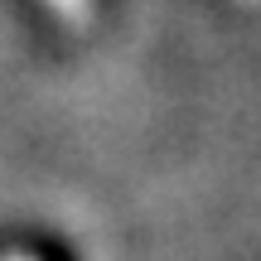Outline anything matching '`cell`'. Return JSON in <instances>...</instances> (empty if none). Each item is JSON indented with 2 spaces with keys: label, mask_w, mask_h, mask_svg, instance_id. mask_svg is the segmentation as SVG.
Returning <instances> with one entry per match:
<instances>
[{
  "label": "cell",
  "mask_w": 261,
  "mask_h": 261,
  "mask_svg": "<svg viewBox=\"0 0 261 261\" xmlns=\"http://www.w3.org/2000/svg\"><path fill=\"white\" fill-rule=\"evenodd\" d=\"M0 261H44V256H34V252H10V256H0Z\"/></svg>",
  "instance_id": "1"
}]
</instances>
